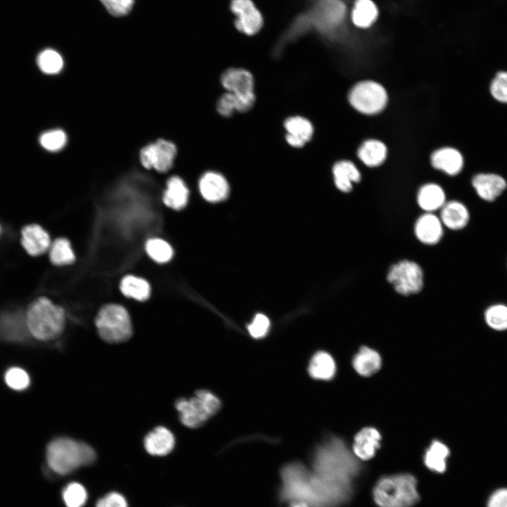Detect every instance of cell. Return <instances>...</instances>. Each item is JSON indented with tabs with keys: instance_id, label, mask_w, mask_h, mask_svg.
<instances>
[{
	"instance_id": "obj_23",
	"label": "cell",
	"mask_w": 507,
	"mask_h": 507,
	"mask_svg": "<svg viewBox=\"0 0 507 507\" xmlns=\"http://www.w3.org/2000/svg\"><path fill=\"white\" fill-rule=\"evenodd\" d=\"M334 181L337 188L343 192H349L353 183L358 182L361 175L356 166L349 161L337 162L332 168Z\"/></svg>"
},
{
	"instance_id": "obj_6",
	"label": "cell",
	"mask_w": 507,
	"mask_h": 507,
	"mask_svg": "<svg viewBox=\"0 0 507 507\" xmlns=\"http://www.w3.org/2000/svg\"><path fill=\"white\" fill-rule=\"evenodd\" d=\"M181 423L190 428L202 425L220 408L217 396L207 390H199L192 398H180L175 402Z\"/></svg>"
},
{
	"instance_id": "obj_31",
	"label": "cell",
	"mask_w": 507,
	"mask_h": 507,
	"mask_svg": "<svg viewBox=\"0 0 507 507\" xmlns=\"http://www.w3.org/2000/svg\"><path fill=\"white\" fill-rule=\"evenodd\" d=\"M449 455V450L445 444L439 441H433L425 454V464L432 471L444 472L446 470V459Z\"/></svg>"
},
{
	"instance_id": "obj_22",
	"label": "cell",
	"mask_w": 507,
	"mask_h": 507,
	"mask_svg": "<svg viewBox=\"0 0 507 507\" xmlns=\"http://www.w3.org/2000/svg\"><path fill=\"white\" fill-rule=\"evenodd\" d=\"M418 204L425 213L440 210L446 202L444 189L438 184L428 183L422 186L417 194Z\"/></svg>"
},
{
	"instance_id": "obj_25",
	"label": "cell",
	"mask_w": 507,
	"mask_h": 507,
	"mask_svg": "<svg viewBox=\"0 0 507 507\" xmlns=\"http://www.w3.org/2000/svg\"><path fill=\"white\" fill-rule=\"evenodd\" d=\"M27 330L25 315L24 318L19 314L8 313L0 318V337L9 341H22L26 335Z\"/></svg>"
},
{
	"instance_id": "obj_9",
	"label": "cell",
	"mask_w": 507,
	"mask_h": 507,
	"mask_svg": "<svg viewBox=\"0 0 507 507\" xmlns=\"http://www.w3.org/2000/svg\"><path fill=\"white\" fill-rule=\"evenodd\" d=\"M177 153L176 146L169 141L158 139L144 146L140 151L142 165L164 173L171 168Z\"/></svg>"
},
{
	"instance_id": "obj_26",
	"label": "cell",
	"mask_w": 507,
	"mask_h": 507,
	"mask_svg": "<svg viewBox=\"0 0 507 507\" xmlns=\"http://www.w3.org/2000/svg\"><path fill=\"white\" fill-rule=\"evenodd\" d=\"M385 144L375 139L364 142L358 149L359 159L368 167H377L381 165L387 157Z\"/></svg>"
},
{
	"instance_id": "obj_3",
	"label": "cell",
	"mask_w": 507,
	"mask_h": 507,
	"mask_svg": "<svg viewBox=\"0 0 507 507\" xmlns=\"http://www.w3.org/2000/svg\"><path fill=\"white\" fill-rule=\"evenodd\" d=\"M25 320L28 332L42 342L58 338L65 326L63 308L45 296L35 299L27 306Z\"/></svg>"
},
{
	"instance_id": "obj_4",
	"label": "cell",
	"mask_w": 507,
	"mask_h": 507,
	"mask_svg": "<svg viewBox=\"0 0 507 507\" xmlns=\"http://www.w3.org/2000/svg\"><path fill=\"white\" fill-rule=\"evenodd\" d=\"M415 478L400 474L381 478L373 489V498L380 507H412L419 500Z\"/></svg>"
},
{
	"instance_id": "obj_34",
	"label": "cell",
	"mask_w": 507,
	"mask_h": 507,
	"mask_svg": "<svg viewBox=\"0 0 507 507\" xmlns=\"http://www.w3.org/2000/svg\"><path fill=\"white\" fill-rule=\"evenodd\" d=\"M147 254L157 263H164L169 261L173 255L170 245L160 238H151L146 243Z\"/></svg>"
},
{
	"instance_id": "obj_39",
	"label": "cell",
	"mask_w": 507,
	"mask_h": 507,
	"mask_svg": "<svg viewBox=\"0 0 507 507\" xmlns=\"http://www.w3.org/2000/svg\"><path fill=\"white\" fill-rule=\"evenodd\" d=\"M67 142L63 130H53L43 133L39 138L41 146L47 151H56L61 149Z\"/></svg>"
},
{
	"instance_id": "obj_13",
	"label": "cell",
	"mask_w": 507,
	"mask_h": 507,
	"mask_svg": "<svg viewBox=\"0 0 507 507\" xmlns=\"http://www.w3.org/2000/svg\"><path fill=\"white\" fill-rule=\"evenodd\" d=\"M21 243L27 253L33 256L46 252L51 244L48 232L37 224L27 225L22 229Z\"/></svg>"
},
{
	"instance_id": "obj_14",
	"label": "cell",
	"mask_w": 507,
	"mask_h": 507,
	"mask_svg": "<svg viewBox=\"0 0 507 507\" xmlns=\"http://www.w3.org/2000/svg\"><path fill=\"white\" fill-rule=\"evenodd\" d=\"M199 187L202 196L210 202H219L225 199L229 194V184L221 174L208 171L199 180Z\"/></svg>"
},
{
	"instance_id": "obj_2",
	"label": "cell",
	"mask_w": 507,
	"mask_h": 507,
	"mask_svg": "<svg viewBox=\"0 0 507 507\" xmlns=\"http://www.w3.org/2000/svg\"><path fill=\"white\" fill-rule=\"evenodd\" d=\"M96 458V452L90 445L69 437L56 438L46 447L48 467L59 475H65L80 467L89 465Z\"/></svg>"
},
{
	"instance_id": "obj_29",
	"label": "cell",
	"mask_w": 507,
	"mask_h": 507,
	"mask_svg": "<svg viewBox=\"0 0 507 507\" xmlns=\"http://www.w3.org/2000/svg\"><path fill=\"white\" fill-rule=\"evenodd\" d=\"M120 289L125 296L141 301L146 300L151 293L147 281L134 275L124 277L120 281Z\"/></svg>"
},
{
	"instance_id": "obj_17",
	"label": "cell",
	"mask_w": 507,
	"mask_h": 507,
	"mask_svg": "<svg viewBox=\"0 0 507 507\" xmlns=\"http://www.w3.org/2000/svg\"><path fill=\"white\" fill-rule=\"evenodd\" d=\"M287 132L285 139L288 144L296 148L303 146L311 139L313 127L311 123L301 116L289 117L284 123Z\"/></svg>"
},
{
	"instance_id": "obj_8",
	"label": "cell",
	"mask_w": 507,
	"mask_h": 507,
	"mask_svg": "<svg viewBox=\"0 0 507 507\" xmlns=\"http://www.w3.org/2000/svg\"><path fill=\"white\" fill-rule=\"evenodd\" d=\"M387 278L395 291L403 296L418 294L423 287V270L413 261L403 260L392 265Z\"/></svg>"
},
{
	"instance_id": "obj_1",
	"label": "cell",
	"mask_w": 507,
	"mask_h": 507,
	"mask_svg": "<svg viewBox=\"0 0 507 507\" xmlns=\"http://www.w3.org/2000/svg\"><path fill=\"white\" fill-rule=\"evenodd\" d=\"M345 13V5L341 0H313L309 10L293 20L283 40H292L312 27L322 33H330L341 25Z\"/></svg>"
},
{
	"instance_id": "obj_18",
	"label": "cell",
	"mask_w": 507,
	"mask_h": 507,
	"mask_svg": "<svg viewBox=\"0 0 507 507\" xmlns=\"http://www.w3.org/2000/svg\"><path fill=\"white\" fill-rule=\"evenodd\" d=\"M432 166L449 175H456L463 170L464 159L462 154L453 147H443L431 156Z\"/></svg>"
},
{
	"instance_id": "obj_21",
	"label": "cell",
	"mask_w": 507,
	"mask_h": 507,
	"mask_svg": "<svg viewBox=\"0 0 507 507\" xmlns=\"http://www.w3.org/2000/svg\"><path fill=\"white\" fill-rule=\"evenodd\" d=\"M255 94H237L225 92L218 99L216 104L217 111L224 117L231 116L235 111L246 112L255 102Z\"/></svg>"
},
{
	"instance_id": "obj_19",
	"label": "cell",
	"mask_w": 507,
	"mask_h": 507,
	"mask_svg": "<svg viewBox=\"0 0 507 507\" xmlns=\"http://www.w3.org/2000/svg\"><path fill=\"white\" fill-rule=\"evenodd\" d=\"M439 218L444 226L451 230L463 229L469 223L470 212L467 206L456 200L446 201L440 209Z\"/></svg>"
},
{
	"instance_id": "obj_28",
	"label": "cell",
	"mask_w": 507,
	"mask_h": 507,
	"mask_svg": "<svg viewBox=\"0 0 507 507\" xmlns=\"http://www.w3.org/2000/svg\"><path fill=\"white\" fill-rule=\"evenodd\" d=\"M353 366L359 375L370 376L381 367V358L375 350L363 346L355 355Z\"/></svg>"
},
{
	"instance_id": "obj_38",
	"label": "cell",
	"mask_w": 507,
	"mask_h": 507,
	"mask_svg": "<svg viewBox=\"0 0 507 507\" xmlns=\"http://www.w3.org/2000/svg\"><path fill=\"white\" fill-rule=\"evenodd\" d=\"M489 92L494 100L507 104V70L496 73L490 82Z\"/></svg>"
},
{
	"instance_id": "obj_16",
	"label": "cell",
	"mask_w": 507,
	"mask_h": 507,
	"mask_svg": "<svg viewBox=\"0 0 507 507\" xmlns=\"http://www.w3.org/2000/svg\"><path fill=\"white\" fill-rule=\"evenodd\" d=\"M220 82L227 92L249 94L254 92V77L243 68H232L226 70L220 77Z\"/></svg>"
},
{
	"instance_id": "obj_41",
	"label": "cell",
	"mask_w": 507,
	"mask_h": 507,
	"mask_svg": "<svg viewBox=\"0 0 507 507\" xmlns=\"http://www.w3.org/2000/svg\"><path fill=\"white\" fill-rule=\"evenodd\" d=\"M134 0H101L108 11L114 16L127 14L132 8Z\"/></svg>"
},
{
	"instance_id": "obj_12",
	"label": "cell",
	"mask_w": 507,
	"mask_h": 507,
	"mask_svg": "<svg viewBox=\"0 0 507 507\" xmlns=\"http://www.w3.org/2000/svg\"><path fill=\"white\" fill-rule=\"evenodd\" d=\"M443 226L439 217L433 213H425L417 219L414 232L421 243L434 245L439 242L443 237Z\"/></svg>"
},
{
	"instance_id": "obj_11",
	"label": "cell",
	"mask_w": 507,
	"mask_h": 507,
	"mask_svg": "<svg viewBox=\"0 0 507 507\" xmlns=\"http://www.w3.org/2000/svg\"><path fill=\"white\" fill-rule=\"evenodd\" d=\"M472 186L480 199L487 202H492L505 191L507 182L499 174L480 173L472 177Z\"/></svg>"
},
{
	"instance_id": "obj_32",
	"label": "cell",
	"mask_w": 507,
	"mask_h": 507,
	"mask_svg": "<svg viewBox=\"0 0 507 507\" xmlns=\"http://www.w3.org/2000/svg\"><path fill=\"white\" fill-rule=\"evenodd\" d=\"M49 250L50 261L54 265H68L75 261V255L70 242L65 238L55 239L51 244Z\"/></svg>"
},
{
	"instance_id": "obj_10",
	"label": "cell",
	"mask_w": 507,
	"mask_h": 507,
	"mask_svg": "<svg viewBox=\"0 0 507 507\" xmlns=\"http://www.w3.org/2000/svg\"><path fill=\"white\" fill-rule=\"evenodd\" d=\"M230 7L237 17L235 26L241 32L254 35L261 30L263 18L251 0H232Z\"/></svg>"
},
{
	"instance_id": "obj_42",
	"label": "cell",
	"mask_w": 507,
	"mask_h": 507,
	"mask_svg": "<svg viewBox=\"0 0 507 507\" xmlns=\"http://www.w3.org/2000/svg\"><path fill=\"white\" fill-rule=\"evenodd\" d=\"M96 507H128V503L121 494L112 492L99 499Z\"/></svg>"
},
{
	"instance_id": "obj_7",
	"label": "cell",
	"mask_w": 507,
	"mask_h": 507,
	"mask_svg": "<svg viewBox=\"0 0 507 507\" xmlns=\"http://www.w3.org/2000/svg\"><path fill=\"white\" fill-rule=\"evenodd\" d=\"M349 100L358 112L373 115L384 108L387 103V94L380 84L365 80L353 86L350 91Z\"/></svg>"
},
{
	"instance_id": "obj_40",
	"label": "cell",
	"mask_w": 507,
	"mask_h": 507,
	"mask_svg": "<svg viewBox=\"0 0 507 507\" xmlns=\"http://www.w3.org/2000/svg\"><path fill=\"white\" fill-rule=\"evenodd\" d=\"M270 329V320L263 314H257L251 323L248 325L250 335L255 339L264 337Z\"/></svg>"
},
{
	"instance_id": "obj_37",
	"label": "cell",
	"mask_w": 507,
	"mask_h": 507,
	"mask_svg": "<svg viewBox=\"0 0 507 507\" xmlns=\"http://www.w3.org/2000/svg\"><path fill=\"white\" fill-rule=\"evenodd\" d=\"M4 379L6 384L16 391L26 389L30 382L28 374L19 367H12L7 370Z\"/></svg>"
},
{
	"instance_id": "obj_33",
	"label": "cell",
	"mask_w": 507,
	"mask_h": 507,
	"mask_svg": "<svg viewBox=\"0 0 507 507\" xmlns=\"http://www.w3.org/2000/svg\"><path fill=\"white\" fill-rule=\"evenodd\" d=\"M87 496L84 487L77 482L67 484L62 491V498L66 507H83Z\"/></svg>"
},
{
	"instance_id": "obj_24",
	"label": "cell",
	"mask_w": 507,
	"mask_h": 507,
	"mask_svg": "<svg viewBox=\"0 0 507 507\" xmlns=\"http://www.w3.org/2000/svg\"><path fill=\"white\" fill-rule=\"evenodd\" d=\"M189 198V189L184 181L177 176L171 177L163 196L164 204L169 208L180 210L185 207Z\"/></svg>"
},
{
	"instance_id": "obj_35",
	"label": "cell",
	"mask_w": 507,
	"mask_h": 507,
	"mask_svg": "<svg viewBox=\"0 0 507 507\" xmlns=\"http://www.w3.org/2000/svg\"><path fill=\"white\" fill-rule=\"evenodd\" d=\"M487 325L498 331L507 330V305L496 303L489 306L484 312Z\"/></svg>"
},
{
	"instance_id": "obj_43",
	"label": "cell",
	"mask_w": 507,
	"mask_h": 507,
	"mask_svg": "<svg viewBox=\"0 0 507 507\" xmlns=\"http://www.w3.org/2000/svg\"><path fill=\"white\" fill-rule=\"evenodd\" d=\"M487 507H507V489L496 491L491 496Z\"/></svg>"
},
{
	"instance_id": "obj_36",
	"label": "cell",
	"mask_w": 507,
	"mask_h": 507,
	"mask_svg": "<svg viewBox=\"0 0 507 507\" xmlns=\"http://www.w3.org/2000/svg\"><path fill=\"white\" fill-rule=\"evenodd\" d=\"M37 64L43 73L56 74L61 70L63 61L57 51L52 49H46L39 54Z\"/></svg>"
},
{
	"instance_id": "obj_45",
	"label": "cell",
	"mask_w": 507,
	"mask_h": 507,
	"mask_svg": "<svg viewBox=\"0 0 507 507\" xmlns=\"http://www.w3.org/2000/svg\"><path fill=\"white\" fill-rule=\"evenodd\" d=\"M1 232H2V229H1V225H0V235H1Z\"/></svg>"
},
{
	"instance_id": "obj_27",
	"label": "cell",
	"mask_w": 507,
	"mask_h": 507,
	"mask_svg": "<svg viewBox=\"0 0 507 507\" xmlns=\"http://www.w3.org/2000/svg\"><path fill=\"white\" fill-rule=\"evenodd\" d=\"M308 373L314 379L329 380L336 373L334 361L328 353L318 351L313 355L310 361Z\"/></svg>"
},
{
	"instance_id": "obj_15",
	"label": "cell",
	"mask_w": 507,
	"mask_h": 507,
	"mask_svg": "<svg viewBox=\"0 0 507 507\" xmlns=\"http://www.w3.org/2000/svg\"><path fill=\"white\" fill-rule=\"evenodd\" d=\"M175 439L173 432L167 427L158 426L145 436L144 446L147 453L155 456H163L174 449Z\"/></svg>"
},
{
	"instance_id": "obj_20",
	"label": "cell",
	"mask_w": 507,
	"mask_h": 507,
	"mask_svg": "<svg viewBox=\"0 0 507 507\" xmlns=\"http://www.w3.org/2000/svg\"><path fill=\"white\" fill-rule=\"evenodd\" d=\"M380 434L376 429L363 428L354 438L353 451L358 458L368 461L375 456L380 447Z\"/></svg>"
},
{
	"instance_id": "obj_5",
	"label": "cell",
	"mask_w": 507,
	"mask_h": 507,
	"mask_svg": "<svg viewBox=\"0 0 507 507\" xmlns=\"http://www.w3.org/2000/svg\"><path fill=\"white\" fill-rule=\"evenodd\" d=\"M95 325L100 337L107 343L118 344L128 340L133 332L127 311L121 305L111 303L98 312Z\"/></svg>"
},
{
	"instance_id": "obj_44",
	"label": "cell",
	"mask_w": 507,
	"mask_h": 507,
	"mask_svg": "<svg viewBox=\"0 0 507 507\" xmlns=\"http://www.w3.org/2000/svg\"><path fill=\"white\" fill-rule=\"evenodd\" d=\"M290 503L289 507H311L310 505L303 501H294Z\"/></svg>"
},
{
	"instance_id": "obj_30",
	"label": "cell",
	"mask_w": 507,
	"mask_h": 507,
	"mask_svg": "<svg viewBox=\"0 0 507 507\" xmlns=\"http://www.w3.org/2000/svg\"><path fill=\"white\" fill-rule=\"evenodd\" d=\"M377 8L371 0H356L352 11L353 23L360 27H368L376 20Z\"/></svg>"
}]
</instances>
